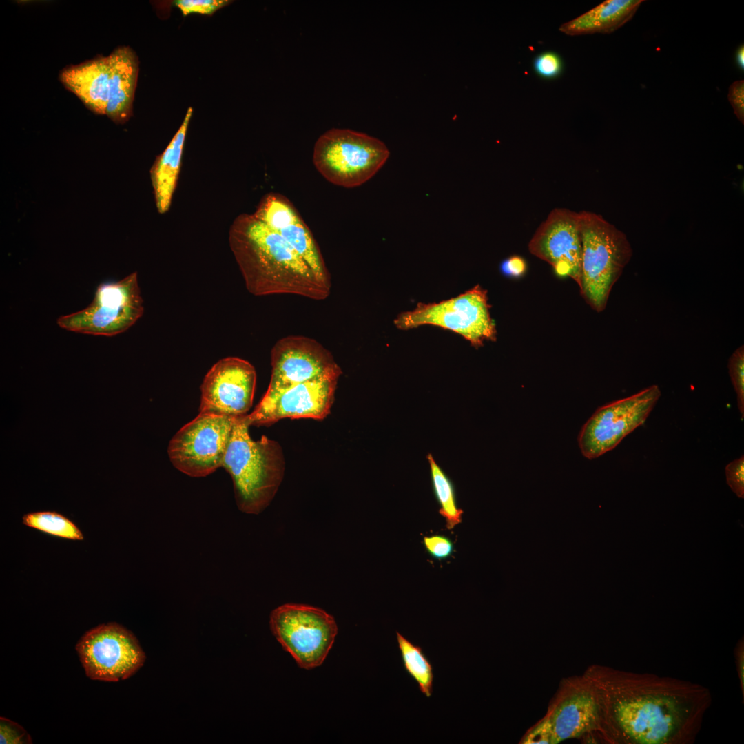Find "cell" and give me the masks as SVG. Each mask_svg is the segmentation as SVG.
<instances>
[{
  "instance_id": "obj_1",
  "label": "cell",
  "mask_w": 744,
  "mask_h": 744,
  "mask_svg": "<svg viewBox=\"0 0 744 744\" xmlns=\"http://www.w3.org/2000/svg\"><path fill=\"white\" fill-rule=\"evenodd\" d=\"M586 676L598 703L597 734L609 743H692L712 701L706 687L673 677L600 665Z\"/></svg>"
},
{
  "instance_id": "obj_2",
  "label": "cell",
  "mask_w": 744,
  "mask_h": 744,
  "mask_svg": "<svg viewBox=\"0 0 744 744\" xmlns=\"http://www.w3.org/2000/svg\"><path fill=\"white\" fill-rule=\"evenodd\" d=\"M229 243L251 294H290L316 300L330 294L331 289L286 240L253 214L243 213L234 220Z\"/></svg>"
},
{
  "instance_id": "obj_3",
  "label": "cell",
  "mask_w": 744,
  "mask_h": 744,
  "mask_svg": "<svg viewBox=\"0 0 744 744\" xmlns=\"http://www.w3.org/2000/svg\"><path fill=\"white\" fill-rule=\"evenodd\" d=\"M242 416L236 417L223 460L231 477L238 509L258 515L271 503L282 482L285 461L280 446L262 436L254 440Z\"/></svg>"
},
{
  "instance_id": "obj_4",
  "label": "cell",
  "mask_w": 744,
  "mask_h": 744,
  "mask_svg": "<svg viewBox=\"0 0 744 744\" xmlns=\"http://www.w3.org/2000/svg\"><path fill=\"white\" fill-rule=\"evenodd\" d=\"M581 265L579 282L586 302L603 311L611 289L632 255L626 235L601 215L579 212Z\"/></svg>"
},
{
  "instance_id": "obj_5",
  "label": "cell",
  "mask_w": 744,
  "mask_h": 744,
  "mask_svg": "<svg viewBox=\"0 0 744 744\" xmlns=\"http://www.w3.org/2000/svg\"><path fill=\"white\" fill-rule=\"evenodd\" d=\"M390 152L380 140L349 129H331L317 139L313 163L331 183L352 188L371 179L384 165Z\"/></svg>"
},
{
  "instance_id": "obj_6",
  "label": "cell",
  "mask_w": 744,
  "mask_h": 744,
  "mask_svg": "<svg viewBox=\"0 0 744 744\" xmlns=\"http://www.w3.org/2000/svg\"><path fill=\"white\" fill-rule=\"evenodd\" d=\"M487 291L476 285L455 298L435 303L419 302L413 310L394 320L400 329L433 325L453 331L475 348L485 340H496V328L490 314Z\"/></svg>"
},
{
  "instance_id": "obj_7",
  "label": "cell",
  "mask_w": 744,
  "mask_h": 744,
  "mask_svg": "<svg viewBox=\"0 0 744 744\" xmlns=\"http://www.w3.org/2000/svg\"><path fill=\"white\" fill-rule=\"evenodd\" d=\"M143 311L135 271L121 280L100 284L88 306L61 316L56 322L67 331L111 337L130 329L142 316Z\"/></svg>"
},
{
  "instance_id": "obj_8",
  "label": "cell",
  "mask_w": 744,
  "mask_h": 744,
  "mask_svg": "<svg viewBox=\"0 0 744 744\" xmlns=\"http://www.w3.org/2000/svg\"><path fill=\"white\" fill-rule=\"evenodd\" d=\"M272 633L302 668L320 666L338 633L333 616L304 604L286 603L274 609L269 619Z\"/></svg>"
},
{
  "instance_id": "obj_9",
  "label": "cell",
  "mask_w": 744,
  "mask_h": 744,
  "mask_svg": "<svg viewBox=\"0 0 744 744\" xmlns=\"http://www.w3.org/2000/svg\"><path fill=\"white\" fill-rule=\"evenodd\" d=\"M236 419L199 413L169 443L167 453L173 466L192 477L207 476L222 467Z\"/></svg>"
},
{
  "instance_id": "obj_10",
  "label": "cell",
  "mask_w": 744,
  "mask_h": 744,
  "mask_svg": "<svg viewBox=\"0 0 744 744\" xmlns=\"http://www.w3.org/2000/svg\"><path fill=\"white\" fill-rule=\"evenodd\" d=\"M661 396L657 385L599 407L582 426L578 444L582 455L592 459L614 448L643 424Z\"/></svg>"
},
{
  "instance_id": "obj_11",
  "label": "cell",
  "mask_w": 744,
  "mask_h": 744,
  "mask_svg": "<svg viewBox=\"0 0 744 744\" xmlns=\"http://www.w3.org/2000/svg\"><path fill=\"white\" fill-rule=\"evenodd\" d=\"M86 675L91 679L118 681L136 673L145 655L135 636L114 623L87 632L76 645Z\"/></svg>"
},
{
  "instance_id": "obj_12",
  "label": "cell",
  "mask_w": 744,
  "mask_h": 744,
  "mask_svg": "<svg viewBox=\"0 0 744 744\" xmlns=\"http://www.w3.org/2000/svg\"><path fill=\"white\" fill-rule=\"evenodd\" d=\"M341 374L339 366L285 391L266 392L251 413L242 419L249 426L271 425L286 417L322 420L330 413Z\"/></svg>"
},
{
  "instance_id": "obj_13",
  "label": "cell",
  "mask_w": 744,
  "mask_h": 744,
  "mask_svg": "<svg viewBox=\"0 0 744 744\" xmlns=\"http://www.w3.org/2000/svg\"><path fill=\"white\" fill-rule=\"evenodd\" d=\"M256 373L248 361L227 357L212 366L200 386V413L238 417L251 409Z\"/></svg>"
},
{
  "instance_id": "obj_14",
  "label": "cell",
  "mask_w": 744,
  "mask_h": 744,
  "mask_svg": "<svg viewBox=\"0 0 744 744\" xmlns=\"http://www.w3.org/2000/svg\"><path fill=\"white\" fill-rule=\"evenodd\" d=\"M530 252L549 263L557 273L579 282L581 265L580 215L555 208L541 223L528 244Z\"/></svg>"
},
{
  "instance_id": "obj_15",
  "label": "cell",
  "mask_w": 744,
  "mask_h": 744,
  "mask_svg": "<svg viewBox=\"0 0 744 744\" xmlns=\"http://www.w3.org/2000/svg\"><path fill=\"white\" fill-rule=\"evenodd\" d=\"M271 364L268 393L285 391L339 367L329 350L303 335H288L278 340L271 351Z\"/></svg>"
},
{
  "instance_id": "obj_16",
  "label": "cell",
  "mask_w": 744,
  "mask_h": 744,
  "mask_svg": "<svg viewBox=\"0 0 744 744\" xmlns=\"http://www.w3.org/2000/svg\"><path fill=\"white\" fill-rule=\"evenodd\" d=\"M568 686L546 714L552 725V744L599 730V706L590 681L585 675Z\"/></svg>"
},
{
  "instance_id": "obj_17",
  "label": "cell",
  "mask_w": 744,
  "mask_h": 744,
  "mask_svg": "<svg viewBox=\"0 0 744 744\" xmlns=\"http://www.w3.org/2000/svg\"><path fill=\"white\" fill-rule=\"evenodd\" d=\"M59 78L90 111L105 115L110 79L109 56L68 66L60 72Z\"/></svg>"
},
{
  "instance_id": "obj_18",
  "label": "cell",
  "mask_w": 744,
  "mask_h": 744,
  "mask_svg": "<svg viewBox=\"0 0 744 744\" xmlns=\"http://www.w3.org/2000/svg\"><path fill=\"white\" fill-rule=\"evenodd\" d=\"M110 79L105 115L116 124L131 116L136 86L138 62L129 47H118L110 55Z\"/></svg>"
},
{
  "instance_id": "obj_19",
  "label": "cell",
  "mask_w": 744,
  "mask_h": 744,
  "mask_svg": "<svg viewBox=\"0 0 744 744\" xmlns=\"http://www.w3.org/2000/svg\"><path fill=\"white\" fill-rule=\"evenodd\" d=\"M192 108L189 107L180 127L165 150L156 157L150 169L155 203L159 214L166 213L171 206L176 190L184 143Z\"/></svg>"
},
{
  "instance_id": "obj_20",
  "label": "cell",
  "mask_w": 744,
  "mask_h": 744,
  "mask_svg": "<svg viewBox=\"0 0 744 744\" xmlns=\"http://www.w3.org/2000/svg\"><path fill=\"white\" fill-rule=\"evenodd\" d=\"M643 0H607L584 14L561 25L569 36L611 33L630 21Z\"/></svg>"
},
{
  "instance_id": "obj_21",
  "label": "cell",
  "mask_w": 744,
  "mask_h": 744,
  "mask_svg": "<svg viewBox=\"0 0 744 744\" xmlns=\"http://www.w3.org/2000/svg\"><path fill=\"white\" fill-rule=\"evenodd\" d=\"M304 260L318 280L329 289L331 278L320 249L309 227L299 215L278 232Z\"/></svg>"
},
{
  "instance_id": "obj_22",
  "label": "cell",
  "mask_w": 744,
  "mask_h": 744,
  "mask_svg": "<svg viewBox=\"0 0 744 744\" xmlns=\"http://www.w3.org/2000/svg\"><path fill=\"white\" fill-rule=\"evenodd\" d=\"M435 497L440 505L439 513L444 518L446 526L453 530L462 522L463 510L457 506L454 485L435 460L431 453L426 455Z\"/></svg>"
},
{
  "instance_id": "obj_23",
  "label": "cell",
  "mask_w": 744,
  "mask_h": 744,
  "mask_svg": "<svg viewBox=\"0 0 744 744\" xmlns=\"http://www.w3.org/2000/svg\"><path fill=\"white\" fill-rule=\"evenodd\" d=\"M396 636L406 672L416 681L420 692L426 697H431L434 678L431 662L420 646L411 642L399 632H396Z\"/></svg>"
},
{
  "instance_id": "obj_24",
  "label": "cell",
  "mask_w": 744,
  "mask_h": 744,
  "mask_svg": "<svg viewBox=\"0 0 744 744\" xmlns=\"http://www.w3.org/2000/svg\"><path fill=\"white\" fill-rule=\"evenodd\" d=\"M22 523L43 533L62 539L81 541L84 537L70 519L55 511H38L25 514Z\"/></svg>"
},
{
  "instance_id": "obj_25",
  "label": "cell",
  "mask_w": 744,
  "mask_h": 744,
  "mask_svg": "<svg viewBox=\"0 0 744 744\" xmlns=\"http://www.w3.org/2000/svg\"><path fill=\"white\" fill-rule=\"evenodd\" d=\"M729 374L737 396V406L744 417V347L737 348L729 358Z\"/></svg>"
},
{
  "instance_id": "obj_26",
  "label": "cell",
  "mask_w": 744,
  "mask_h": 744,
  "mask_svg": "<svg viewBox=\"0 0 744 744\" xmlns=\"http://www.w3.org/2000/svg\"><path fill=\"white\" fill-rule=\"evenodd\" d=\"M533 68L539 76L554 79L561 73L562 61L559 55L555 52H544L534 59Z\"/></svg>"
},
{
  "instance_id": "obj_27",
  "label": "cell",
  "mask_w": 744,
  "mask_h": 744,
  "mask_svg": "<svg viewBox=\"0 0 744 744\" xmlns=\"http://www.w3.org/2000/svg\"><path fill=\"white\" fill-rule=\"evenodd\" d=\"M229 2L227 0H177L174 4L184 16L190 14L210 15Z\"/></svg>"
},
{
  "instance_id": "obj_28",
  "label": "cell",
  "mask_w": 744,
  "mask_h": 744,
  "mask_svg": "<svg viewBox=\"0 0 744 744\" xmlns=\"http://www.w3.org/2000/svg\"><path fill=\"white\" fill-rule=\"evenodd\" d=\"M31 738L27 732L17 723L1 717L0 719V743L23 744L31 743Z\"/></svg>"
},
{
  "instance_id": "obj_29",
  "label": "cell",
  "mask_w": 744,
  "mask_h": 744,
  "mask_svg": "<svg viewBox=\"0 0 744 744\" xmlns=\"http://www.w3.org/2000/svg\"><path fill=\"white\" fill-rule=\"evenodd\" d=\"M423 544L428 553L438 560L447 559L454 550L453 543L444 535L425 536L423 538Z\"/></svg>"
},
{
  "instance_id": "obj_30",
  "label": "cell",
  "mask_w": 744,
  "mask_h": 744,
  "mask_svg": "<svg viewBox=\"0 0 744 744\" xmlns=\"http://www.w3.org/2000/svg\"><path fill=\"white\" fill-rule=\"evenodd\" d=\"M726 480L732 490L739 498L744 497V457L730 462L725 467Z\"/></svg>"
},
{
  "instance_id": "obj_31",
  "label": "cell",
  "mask_w": 744,
  "mask_h": 744,
  "mask_svg": "<svg viewBox=\"0 0 744 744\" xmlns=\"http://www.w3.org/2000/svg\"><path fill=\"white\" fill-rule=\"evenodd\" d=\"M553 732L550 721L547 715L534 725L524 736L521 743L552 744Z\"/></svg>"
},
{
  "instance_id": "obj_32",
  "label": "cell",
  "mask_w": 744,
  "mask_h": 744,
  "mask_svg": "<svg viewBox=\"0 0 744 744\" xmlns=\"http://www.w3.org/2000/svg\"><path fill=\"white\" fill-rule=\"evenodd\" d=\"M728 100L737 118L744 123V81H736L729 87Z\"/></svg>"
},
{
  "instance_id": "obj_33",
  "label": "cell",
  "mask_w": 744,
  "mask_h": 744,
  "mask_svg": "<svg viewBox=\"0 0 744 744\" xmlns=\"http://www.w3.org/2000/svg\"><path fill=\"white\" fill-rule=\"evenodd\" d=\"M525 268L524 261L518 256L510 257L501 265L502 271L506 275L518 276L524 271Z\"/></svg>"
},
{
  "instance_id": "obj_34",
  "label": "cell",
  "mask_w": 744,
  "mask_h": 744,
  "mask_svg": "<svg viewBox=\"0 0 744 744\" xmlns=\"http://www.w3.org/2000/svg\"><path fill=\"white\" fill-rule=\"evenodd\" d=\"M736 662L737 665V670L738 674V678L740 681V685L741 692L743 694V698L744 696V643L743 639L738 641L736 645Z\"/></svg>"
},
{
  "instance_id": "obj_35",
  "label": "cell",
  "mask_w": 744,
  "mask_h": 744,
  "mask_svg": "<svg viewBox=\"0 0 744 744\" xmlns=\"http://www.w3.org/2000/svg\"><path fill=\"white\" fill-rule=\"evenodd\" d=\"M736 58L738 64L742 70L744 68V48L743 45L741 46L737 51Z\"/></svg>"
}]
</instances>
